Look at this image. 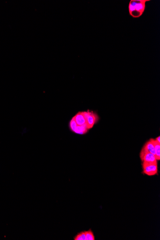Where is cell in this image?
Returning a JSON list of instances; mask_svg holds the SVG:
<instances>
[{"instance_id":"6da1fadb","label":"cell","mask_w":160,"mask_h":240,"mask_svg":"<svg viewBox=\"0 0 160 240\" xmlns=\"http://www.w3.org/2000/svg\"><path fill=\"white\" fill-rule=\"evenodd\" d=\"M149 0H131L129 3V11L130 16L139 18L145 11L146 3Z\"/></svg>"},{"instance_id":"7a4b0ae2","label":"cell","mask_w":160,"mask_h":240,"mask_svg":"<svg viewBox=\"0 0 160 240\" xmlns=\"http://www.w3.org/2000/svg\"><path fill=\"white\" fill-rule=\"evenodd\" d=\"M143 173L149 176L155 175L158 173L157 161L153 162H142Z\"/></svg>"},{"instance_id":"3957f363","label":"cell","mask_w":160,"mask_h":240,"mask_svg":"<svg viewBox=\"0 0 160 240\" xmlns=\"http://www.w3.org/2000/svg\"><path fill=\"white\" fill-rule=\"evenodd\" d=\"M83 113L85 118V124L87 126V128L88 129L92 128L95 123L98 120V115L93 111L89 110L83 112Z\"/></svg>"},{"instance_id":"277c9868","label":"cell","mask_w":160,"mask_h":240,"mask_svg":"<svg viewBox=\"0 0 160 240\" xmlns=\"http://www.w3.org/2000/svg\"><path fill=\"white\" fill-rule=\"evenodd\" d=\"M140 158L142 162H153L158 161L155 156L150 152L142 150L140 153Z\"/></svg>"},{"instance_id":"5b68a950","label":"cell","mask_w":160,"mask_h":240,"mask_svg":"<svg viewBox=\"0 0 160 240\" xmlns=\"http://www.w3.org/2000/svg\"><path fill=\"white\" fill-rule=\"evenodd\" d=\"M142 150L146 151V152H150L155 155V150H154V145L152 143V139H150L149 141H148L147 142H146L143 147V148H142Z\"/></svg>"},{"instance_id":"8992f818","label":"cell","mask_w":160,"mask_h":240,"mask_svg":"<svg viewBox=\"0 0 160 240\" xmlns=\"http://www.w3.org/2000/svg\"><path fill=\"white\" fill-rule=\"evenodd\" d=\"M73 118L75 120L78 126L84 125L86 123L85 118L84 116L83 112H79L73 117Z\"/></svg>"},{"instance_id":"52a82bcc","label":"cell","mask_w":160,"mask_h":240,"mask_svg":"<svg viewBox=\"0 0 160 240\" xmlns=\"http://www.w3.org/2000/svg\"><path fill=\"white\" fill-rule=\"evenodd\" d=\"M152 143L154 146V150L155 152L156 159L157 161H159L160 160V143L157 142L155 140L152 139Z\"/></svg>"},{"instance_id":"ba28073f","label":"cell","mask_w":160,"mask_h":240,"mask_svg":"<svg viewBox=\"0 0 160 240\" xmlns=\"http://www.w3.org/2000/svg\"><path fill=\"white\" fill-rule=\"evenodd\" d=\"M88 129L87 128V126L85 124L84 125L82 126H77L74 130V132L78 134H85L88 131Z\"/></svg>"},{"instance_id":"9c48e42d","label":"cell","mask_w":160,"mask_h":240,"mask_svg":"<svg viewBox=\"0 0 160 240\" xmlns=\"http://www.w3.org/2000/svg\"><path fill=\"white\" fill-rule=\"evenodd\" d=\"M74 240H86V235H85V232H80L78 234H77L74 238Z\"/></svg>"},{"instance_id":"30bf717a","label":"cell","mask_w":160,"mask_h":240,"mask_svg":"<svg viewBox=\"0 0 160 240\" xmlns=\"http://www.w3.org/2000/svg\"><path fill=\"white\" fill-rule=\"evenodd\" d=\"M85 232L86 240H95L94 233L91 230H89L88 231H85Z\"/></svg>"},{"instance_id":"8fae6325","label":"cell","mask_w":160,"mask_h":240,"mask_svg":"<svg viewBox=\"0 0 160 240\" xmlns=\"http://www.w3.org/2000/svg\"><path fill=\"white\" fill-rule=\"evenodd\" d=\"M78 126L75 120L74 119V118H72L70 123V128H71V131L74 132V130L75 129L77 126Z\"/></svg>"},{"instance_id":"7c38bea8","label":"cell","mask_w":160,"mask_h":240,"mask_svg":"<svg viewBox=\"0 0 160 240\" xmlns=\"http://www.w3.org/2000/svg\"><path fill=\"white\" fill-rule=\"evenodd\" d=\"M155 140L157 141V142H159V143H160V137H158L156 139H155Z\"/></svg>"}]
</instances>
